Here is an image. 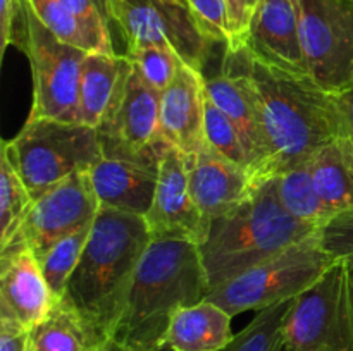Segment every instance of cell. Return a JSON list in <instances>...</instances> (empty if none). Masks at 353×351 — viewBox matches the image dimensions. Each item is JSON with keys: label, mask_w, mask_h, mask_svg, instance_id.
I'll list each match as a JSON object with an SVG mask.
<instances>
[{"label": "cell", "mask_w": 353, "mask_h": 351, "mask_svg": "<svg viewBox=\"0 0 353 351\" xmlns=\"http://www.w3.org/2000/svg\"><path fill=\"white\" fill-rule=\"evenodd\" d=\"M238 50L261 105L276 176L310 160L321 148L348 136L340 95L317 86L309 76L272 67L247 47Z\"/></svg>", "instance_id": "6da1fadb"}, {"label": "cell", "mask_w": 353, "mask_h": 351, "mask_svg": "<svg viewBox=\"0 0 353 351\" xmlns=\"http://www.w3.org/2000/svg\"><path fill=\"white\" fill-rule=\"evenodd\" d=\"M210 292L199 244L186 240H152L138 264L114 343L126 351H164L174 313Z\"/></svg>", "instance_id": "7a4b0ae2"}, {"label": "cell", "mask_w": 353, "mask_h": 351, "mask_svg": "<svg viewBox=\"0 0 353 351\" xmlns=\"http://www.w3.org/2000/svg\"><path fill=\"white\" fill-rule=\"evenodd\" d=\"M150 241L145 217L100 209L61 299L114 337L138 264Z\"/></svg>", "instance_id": "3957f363"}, {"label": "cell", "mask_w": 353, "mask_h": 351, "mask_svg": "<svg viewBox=\"0 0 353 351\" xmlns=\"http://www.w3.org/2000/svg\"><path fill=\"white\" fill-rule=\"evenodd\" d=\"M314 233L316 226L286 212L274 178L262 182L241 205L210 220L199 246L210 291Z\"/></svg>", "instance_id": "277c9868"}, {"label": "cell", "mask_w": 353, "mask_h": 351, "mask_svg": "<svg viewBox=\"0 0 353 351\" xmlns=\"http://www.w3.org/2000/svg\"><path fill=\"white\" fill-rule=\"evenodd\" d=\"M2 143L33 200L102 158L99 131L83 123L28 117L19 133Z\"/></svg>", "instance_id": "5b68a950"}, {"label": "cell", "mask_w": 353, "mask_h": 351, "mask_svg": "<svg viewBox=\"0 0 353 351\" xmlns=\"http://www.w3.org/2000/svg\"><path fill=\"white\" fill-rule=\"evenodd\" d=\"M12 45L26 55L33 76V103L28 117L81 123L79 74L88 52L59 40L38 19L28 0H21Z\"/></svg>", "instance_id": "8992f818"}, {"label": "cell", "mask_w": 353, "mask_h": 351, "mask_svg": "<svg viewBox=\"0 0 353 351\" xmlns=\"http://www.w3.org/2000/svg\"><path fill=\"white\" fill-rule=\"evenodd\" d=\"M334 264L312 234L212 289L207 299L233 317L247 310L259 312L276 303L295 299Z\"/></svg>", "instance_id": "52a82bcc"}, {"label": "cell", "mask_w": 353, "mask_h": 351, "mask_svg": "<svg viewBox=\"0 0 353 351\" xmlns=\"http://www.w3.org/2000/svg\"><path fill=\"white\" fill-rule=\"evenodd\" d=\"M281 351H353L347 262H336L293 299L283 326Z\"/></svg>", "instance_id": "ba28073f"}, {"label": "cell", "mask_w": 353, "mask_h": 351, "mask_svg": "<svg viewBox=\"0 0 353 351\" xmlns=\"http://www.w3.org/2000/svg\"><path fill=\"white\" fill-rule=\"evenodd\" d=\"M309 78L333 95L353 85V0H299Z\"/></svg>", "instance_id": "9c48e42d"}, {"label": "cell", "mask_w": 353, "mask_h": 351, "mask_svg": "<svg viewBox=\"0 0 353 351\" xmlns=\"http://www.w3.org/2000/svg\"><path fill=\"white\" fill-rule=\"evenodd\" d=\"M107 12L126 38L128 48L169 47L186 65L203 74L214 43L186 6L174 0H107Z\"/></svg>", "instance_id": "30bf717a"}, {"label": "cell", "mask_w": 353, "mask_h": 351, "mask_svg": "<svg viewBox=\"0 0 353 351\" xmlns=\"http://www.w3.org/2000/svg\"><path fill=\"white\" fill-rule=\"evenodd\" d=\"M99 212L90 171L76 172L34 200L23 226L0 253L28 248L40 258L62 237L93 224Z\"/></svg>", "instance_id": "8fae6325"}, {"label": "cell", "mask_w": 353, "mask_h": 351, "mask_svg": "<svg viewBox=\"0 0 353 351\" xmlns=\"http://www.w3.org/2000/svg\"><path fill=\"white\" fill-rule=\"evenodd\" d=\"M203 88L210 102L223 110L240 131L255 181L265 182L276 178L274 158L265 134L261 105L238 50L226 48L221 72L209 78L203 76Z\"/></svg>", "instance_id": "7c38bea8"}, {"label": "cell", "mask_w": 353, "mask_h": 351, "mask_svg": "<svg viewBox=\"0 0 353 351\" xmlns=\"http://www.w3.org/2000/svg\"><path fill=\"white\" fill-rule=\"evenodd\" d=\"M103 155H126L161 162L171 145L161 131V92L134 69L116 119L99 131Z\"/></svg>", "instance_id": "4fadbf2b"}, {"label": "cell", "mask_w": 353, "mask_h": 351, "mask_svg": "<svg viewBox=\"0 0 353 351\" xmlns=\"http://www.w3.org/2000/svg\"><path fill=\"white\" fill-rule=\"evenodd\" d=\"M145 220L152 240H186L199 246L205 241L210 220L193 200L186 157L178 148L169 147L162 155L154 202Z\"/></svg>", "instance_id": "5bb4252c"}, {"label": "cell", "mask_w": 353, "mask_h": 351, "mask_svg": "<svg viewBox=\"0 0 353 351\" xmlns=\"http://www.w3.org/2000/svg\"><path fill=\"white\" fill-rule=\"evenodd\" d=\"M59 301L33 251L21 248L0 253V320L30 330Z\"/></svg>", "instance_id": "9a60e30c"}, {"label": "cell", "mask_w": 353, "mask_h": 351, "mask_svg": "<svg viewBox=\"0 0 353 351\" xmlns=\"http://www.w3.org/2000/svg\"><path fill=\"white\" fill-rule=\"evenodd\" d=\"M185 157L190 191L199 210L209 220L236 209L262 184L247 169L228 160L207 143Z\"/></svg>", "instance_id": "2e32d148"}, {"label": "cell", "mask_w": 353, "mask_h": 351, "mask_svg": "<svg viewBox=\"0 0 353 351\" xmlns=\"http://www.w3.org/2000/svg\"><path fill=\"white\" fill-rule=\"evenodd\" d=\"M245 47L272 67L309 76L300 43L299 0H261Z\"/></svg>", "instance_id": "e0dca14e"}, {"label": "cell", "mask_w": 353, "mask_h": 351, "mask_svg": "<svg viewBox=\"0 0 353 351\" xmlns=\"http://www.w3.org/2000/svg\"><path fill=\"white\" fill-rule=\"evenodd\" d=\"M159 165L161 162L155 160L102 153L90 169L100 209L147 215L157 188Z\"/></svg>", "instance_id": "ac0fdd59"}, {"label": "cell", "mask_w": 353, "mask_h": 351, "mask_svg": "<svg viewBox=\"0 0 353 351\" xmlns=\"http://www.w3.org/2000/svg\"><path fill=\"white\" fill-rule=\"evenodd\" d=\"M134 64L126 54L88 52L79 74L81 123L93 129H105L116 119L126 96Z\"/></svg>", "instance_id": "d6986e66"}, {"label": "cell", "mask_w": 353, "mask_h": 351, "mask_svg": "<svg viewBox=\"0 0 353 351\" xmlns=\"http://www.w3.org/2000/svg\"><path fill=\"white\" fill-rule=\"evenodd\" d=\"M161 131L181 153H195L205 145L203 74L181 64L174 81L161 93Z\"/></svg>", "instance_id": "ffe728a7"}, {"label": "cell", "mask_w": 353, "mask_h": 351, "mask_svg": "<svg viewBox=\"0 0 353 351\" xmlns=\"http://www.w3.org/2000/svg\"><path fill=\"white\" fill-rule=\"evenodd\" d=\"M233 315L210 299L183 306L165 330L164 351H224L233 341Z\"/></svg>", "instance_id": "44dd1931"}, {"label": "cell", "mask_w": 353, "mask_h": 351, "mask_svg": "<svg viewBox=\"0 0 353 351\" xmlns=\"http://www.w3.org/2000/svg\"><path fill=\"white\" fill-rule=\"evenodd\" d=\"M112 337L64 299L28 330L30 351H109Z\"/></svg>", "instance_id": "7402d4cb"}, {"label": "cell", "mask_w": 353, "mask_h": 351, "mask_svg": "<svg viewBox=\"0 0 353 351\" xmlns=\"http://www.w3.org/2000/svg\"><path fill=\"white\" fill-rule=\"evenodd\" d=\"M321 198L331 213L353 210V141L338 138L310 158Z\"/></svg>", "instance_id": "603a6c76"}, {"label": "cell", "mask_w": 353, "mask_h": 351, "mask_svg": "<svg viewBox=\"0 0 353 351\" xmlns=\"http://www.w3.org/2000/svg\"><path fill=\"white\" fill-rule=\"evenodd\" d=\"M274 179L279 202L293 217L302 222L317 226L331 215L330 209L316 188L310 171V160L285 169Z\"/></svg>", "instance_id": "cb8c5ba5"}, {"label": "cell", "mask_w": 353, "mask_h": 351, "mask_svg": "<svg viewBox=\"0 0 353 351\" xmlns=\"http://www.w3.org/2000/svg\"><path fill=\"white\" fill-rule=\"evenodd\" d=\"M34 203L30 189L10 162L7 148H0V250L9 244L23 226Z\"/></svg>", "instance_id": "d4e9b609"}, {"label": "cell", "mask_w": 353, "mask_h": 351, "mask_svg": "<svg viewBox=\"0 0 353 351\" xmlns=\"http://www.w3.org/2000/svg\"><path fill=\"white\" fill-rule=\"evenodd\" d=\"M293 299L259 310L250 323L234 334L224 351H281L283 326Z\"/></svg>", "instance_id": "484cf974"}, {"label": "cell", "mask_w": 353, "mask_h": 351, "mask_svg": "<svg viewBox=\"0 0 353 351\" xmlns=\"http://www.w3.org/2000/svg\"><path fill=\"white\" fill-rule=\"evenodd\" d=\"M92 226L93 224H90V226L74 231L69 236L62 237L47 253H43L38 258L41 272H43L48 286H50V289L59 299L64 296L69 279H71L76 267H78L79 258H81L83 250L86 246Z\"/></svg>", "instance_id": "4316f807"}, {"label": "cell", "mask_w": 353, "mask_h": 351, "mask_svg": "<svg viewBox=\"0 0 353 351\" xmlns=\"http://www.w3.org/2000/svg\"><path fill=\"white\" fill-rule=\"evenodd\" d=\"M38 19L64 43L86 52H99L85 24L59 0H28Z\"/></svg>", "instance_id": "83f0119b"}, {"label": "cell", "mask_w": 353, "mask_h": 351, "mask_svg": "<svg viewBox=\"0 0 353 351\" xmlns=\"http://www.w3.org/2000/svg\"><path fill=\"white\" fill-rule=\"evenodd\" d=\"M205 143L219 151L223 157L234 164L247 169L252 176V162L248 157V151L241 140L240 131L236 129L230 117L217 109L209 96L205 95Z\"/></svg>", "instance_id": "f1b7e54d"}, {"label": "cell", "mask_w": 353, "mask_h": 351, "mask_svg": "<svg viewBox=\"0 0 353 351\" xmlns=\"http://www.w3.org/2000/svg\"><path fill=\"white\" fill-rule=\"evenodd\" d=\"M126 55L133 61L134 69L140 72L145 83L161 93L174 81L179 67L185 64L172 48L162 47V45L128 48Z\"/></svg>", "instance_id": "f546056e"}, {"label": "cell", "mask_w": 353, "mask_h": 351, "mask_svg": "<svg viewBox=\"0 0 353 351\" xmlns=\"http://www.w3.org/2000/svg\"><path fill=\"white\" fill-rule=\"evenodd\" d=\"M314 236L334 262L353 260V210L331 213L317 224Z\"/></svg>", "instance_id": "4dcf8cb0"}, {"label": "cell", "mask_w": 353, "mask_h": 351, "mask_svg": "<svg viewBox=\"0 0 353 351\" xmlns=\"http://www.w3.org/2000/svg\"><path fill=\"white\" fill-rule=\"evenodd\" d=\"M59 2L64 3L85 24L100 54H116L110 40L107 0H59Z\"/></svg>", "instance_id": "1f68e13d"}, {"label": "cell", "mask_w": 353, "mask_h": 351, "mask_svg": "<svg viewBox=\"0 0 353 351\" xmlns=\"http://www.w3.org/2000/svg\"><path fill=\"white\" fill-rule=\"evenodd\" d=\"M186 6L202 33L214 45L224 43V47L230 45V17L224 0H186Z\"/></svg>", "instance_id": "d6a6232c"}, {"label": "cell", "mask_w": 353, "mask_h": 351, "mask_svg": "<svg viewBox=\"0 0 353 351\" xmlns=\"http://www.w3.org/2000/svg\"><path fill=\"white\" fill-rule=\"evenodd\" d=\"M224 2L228 7L231 33V41L226 48L234 50V48H241L247 45L252 19H254L261 0H224Z\"/></svg>", "instance_id": "836d02e7"}, {"label": "cell", "mask_w": 353, "mask_h": 351, "mask_svg": "<svg viewBox=\"0 0 353 351\" xmlns=\"http://www.w3.org/2000/svg\"><path fill=\"white\" fill-rule=\"evenodd\" d=\"M21 0H2L0 3V54H6L7 47L12 45L14 24L19 16Z\"/></svg>", "instance_id": "e575fe53"}, {"label": "cell", "mask_w": 353, "mask_h": 351, "mask_svg": "<svg viewBox=\"0 0 353 351\" xmlns=\"http://www.w3.org/2000/svg\"><path fill=\"white\" fill-rule=\"evenodd\" d=\"M0 351H30L28 330L9 320H0Z\"/></svg>", "instance_id": "d590c367"}, {"label": "cell", "mask_w": 353, "mask_h": 351, "mask_svg": "<svg viewBox=\"0 0 353 351\" xmlns=\"http://www.w3.org/2000/svg\"><path fill=\"white\" fill-rule=\"evenodd\" d=\"M340 98H341V103H343L345 119H347L348 138L353 141V85L347 89V92L341 93Z\"/></svg>", "instance_id": "8d00e7d4"}, {"label": "cell", "mask_w": 353, "mask_h": 351, "mask_svg": "<svg viewBox=\"0 0 353 351\" xmlns=\"http://www.w3.org/2000/svg\"><path fill=\"white\" fill-rule=\"evenodd\" d=\"M109 351H126V350H124L123 346H119V344H117V343H112V346H110Z\"/></svg>", "instance_id": "74e56055"}, {"label": "cell", "mask_w": 353, "mask_h": 351, "mask_svg": "<svg viewBox=\"0 0 353 351\" xmlns=\"http://www.w3.org/2000/svg\"><path fill=\"white\" fill-rule=\"evenodd\" d=\"M174 2H179V3H183V6H186V0H174ZM188 7V6H186Z\"/></svg>", "instance_id": "f35d334b"}, {"label": "cell", "mask_w": 353, "mask_h": 351, "mask_svg": "<svg viewBox=\"0 0 353 351\" xmlns=\"http://www.w3.org/2000/svg\"><path fill=\"white\" fill-rule=\"evenodd\" d=\"M348 264H350V265H352V267H353V260H350V262H348Z\"/></svg>", "instance_id": "ab89813d"}]
</instances>
